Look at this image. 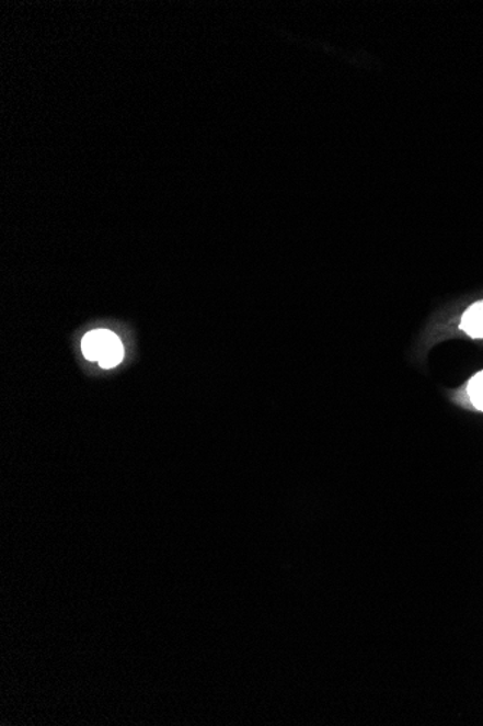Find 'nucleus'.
<instances>
[{"label":"nucleus","mask_w":483,"mask_h":726,"mask_svg":"<svg viewBox=\"0 0 483 726\" xmlns=\"http://www.w3.org/2000/svg\"><path fill=\"white\" fill-rule=\"evenodd\" d=\"M120 344L119 338H117L116 333L110 331V329H94V331L85 333L83 342H81V350H83L84 358L90 360V362H99V359L106 351Z\"/></svg>","instance_id":"nucleus-1"},{"label":"nucleus","mask_w":483,"mask_h":726,"mask_svg":"<svg viewBox=\"0 0 483 726\" xmlns=\"http://www.w3.org/2000/svg\"><path fill=\"white\" fill-rule=\"evenodd\" d=\"M460 328L472 338H483V302L472 305L471 308L463 314Z\"/></svg>","instance_id":"nucleus-2"},{"label":"nucleus","mask_w":483,"mask_h":726,"mask_svg":"<svg viewBox=\"0 0 483 726\" xmlns=\"http://www.w3.org/2000/svg\"><path fill=\"white\" fill-rule=\"evenodd\" d=\"M469 398L476 409L483 410V372L471 378L468 386Z\"/></svg>","instance_id":"nucleus-3"},{"label":"nucleus","mask_w":483,"mask_h":726,"mask_svg":"<svg viewBox=\"0 0 483 726\" xmlns=\"http://www.w3.org/2000/svg\"><path fill=\"white\" fill-rule=\"evenodd\" d=\"M122 359H124V345L120 344L106 351V353L99 359V364H101L102 368H112L116 367V365L122 362Z\"/></svg>","instance_id":"nucleus-4"}]
</instances>
